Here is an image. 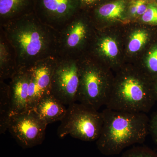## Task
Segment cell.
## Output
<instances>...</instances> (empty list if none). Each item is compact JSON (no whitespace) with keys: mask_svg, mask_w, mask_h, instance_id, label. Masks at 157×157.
<instances>
[{"mask_svg":"<svg viewBox=\"0 0 157 157\" xmlns=\"http://www.w3.org/2000/svg\"><path fill=\"white\" fill-rule=\"evenodd\" d=\"M125 9L126 2L118 0L98 7L95 12L96 15L102 19L119 20L124 18Z\"/></svg>","mask_w":157,"mask_h":157,"instance_id":"obj_16","label":"cell"},{"mask_svg":"<svg viewBox=\"0 0 157 157\" xmlns=\"http://www.w3.org/2000/svg\"><path fill=\"white\" fill-rule=\"evenodd\" d=\"M145 68L152 80L157 76V44L150 50L145 62Z\"/></svg>","mask_w":157,"mask_h":157,"instance_id":"obj_19","label":"cell"},{"mask_svg":"<svg viewBox=\"0 0 157 157\" xmlns=\"http://www.w3.org/2000/svg\"><path fill=\"white\" fill-rule=\"evenodd\" d=\"M101 0H80L81 7L82 6L85 7H91L98 4Z\"/></svg>","mask_w":157,"mask_h":157,"instance_id":"obj_24","label":"cell"},{"mask_svg":"<svg viewBox=\"0 0 157 157\" xmlns=\"http://www.w3.org/2000/svg\"><path fill=\"white\" fill-rule=\"evenodd\" d=\"M102 113L104 123L96 145L103 155L119 154L128 147L143 143L149 134V118L145 113L107 108Z\"/></svg>","mask_w":157,"mask_h":157,"instance_id":"obj_2","label":"cell"},{"mask_svg":"<svg viewBox=\"0 0 157 157\" xmlns=\"http://www.w3.org/2000/svg\"><path fill=\"white\" fill-rule=\"evenodd\" d=\"M65 105L49 93L41 98L33 109L48 125L62 120L67 112Z\"/></svg>","mask_w":157,"mask_h":157,"instance_id":"obj_12","label":"cell"},{"mask_svg":"<svg viewBox=\"0 0 157 157\" xmlns=\"http://www.w3.org/2000/svg\"><path fill=\"white\" fill-rule=\"evenodd\" d=\"M59 36L58 49L68 56L69 52L78 48L87 37V26L81 19L67 23Z\"/></svg>","mask_w":157,"mask_h":157,"instance_id":"obj_11","label":"cell"},{"mask_svg":"<svg viewBox=\"0 0 157 157\" xmlns=\"http://www.w3.org/2000/svg\"></svg>","mask_w":157,"mask_h":157,"instance_id":"obj_27","label":"cell"},{"mask_svg":"<svg viewBox=\"0 0 157 157\" xmlns=\"http://www.w3.org/2000/svg\"><path fill=\"white\" fill-rule=\"evenodd\" d=\"M11 113V102L9 86L1 81L0 86V133L8 130Z\"/></svg>","mask_w":157,"mask_h":157,"instance_id":"obj_15","label":"cell"},{"mask_svg":"<svg viewBox=\"0 0 157 157\" xmlns=\"http://www.w3.org/2000/svg\"><path fill=\"white\" fill-rule=\"evenodd\" d=\"M99 51L104 56L113 59L117 56L119 49L116 42L114 39L106 37L101 39L98 44Z\"/></svg>","mask_w":157,"mask_h":157,"instance_id":"obj_18","label":"cell"},{"mask_svg":"<svg viewBox=\"0 0 157 157\" xmlns=\"http://www.w3.org/2000/svg\"><path fill=\"white\" fill-rule=\"evenodd\" d=\"M3 29L6 39L14 51L17 70L55 56L59 36L35 12L6 21Z\"/></svg>","mask_w":157,"mask_h":157,"instance_id":"obj_1","label":"cell"},{"mask_svg":"<svg viewBox=\"0 0 157 157\" xmlns=\"http://www.w3.org/2000/svg\"><path fill=\"white\" fill-rule=\"evenodd\" d=\"M141 19L146 23L157 25V3L148 4L146 11L141 16Z\"/></svg>","mask_w":157,"mask_h":157,"instance_id":"obj_21","label":"cell"},{"mask_svg":"<svg viewBox=\"0 0 157 157\" xmlns=\"http://www.w3.org/2000/svg\"><path fill=\"white\" fill-rule=\"evenodd\" d=\"M149 134L157 146V112L154 113L149 118Z\"/></svg>","mask_w":157,"mask_h":157,"instance_id":"obj_22","label":"cell"},{"mask_svg":"<svg viewBox=\"0 0 157 157\" xmlns=\"http://www.w3.org/2000/svg\"><path fill=\"white\" fill-rule=\"evenodd\" d=\"M149 38L148 33L144 30H137L132 34L128 45L130 52L139 51L146 44Z\"/></svg>","mask_w":157,"mask_h":157,"instance_id":"obj_17","label":"cell"},{"mask_svg":"<svg viewBox=\"0 0 157 157\" xmlns=\"http://www.w3.org/2000/svg\"><path fill=\"white\" fill-rule=\"evenodd\" d=\"M8 41L1 40L0 44V76L1 81L11 78L17 70L15 59H12L10 46Z\"/></svg>","mask_w":157,"mask_h":157,"instance_id":"obj_14","label":"cell"},{"mask_svg":"<svg viewBox=\"0 0 157 157\" xmlns=\"http://www.w3.org/2000/svg\"><path fill=\"white\" fill-rule=\"evenodd\" d=\"M56 56L48 57L28 67L30 72L28 109H33L39 100L51 93L54 71L57 62Z\"/></svg>","mask_w":157,"mask_h":157,"instance_id":"obj_8","label":"cell"},{"mask_svg":"<svg viewBox=\"0 0 157 157\" xmlns=\"http://www.w3.org/2000/svg\"><path fill=\"white\" fill-rule=\"evenodd\" d=\"M121 157H157V154L148 147L140 146L127 151Z\"/></svg>","mask_w":157,"mask_h":157,"instance_id":"obj_20","label":"cell"},{"mask_svg":"<svg viewBox=\"0 0 157 157\" xmlns=\"http://www.w3.org/2000/svg\"><path fill=\"white\" fill-rule=\"evenodd\" d=\"M79 85L78 64L69 58L58 59L51 93L64 105L69 106L77 101Z\"/></svg>","mask_w":157,"mask_h":157,"instance_id":"obj_7","label":"cell"},{"mask_svg":"<svg viewBox=\"0 0 157 157\" xmlns=\"http://www.w3.org/2000/svg\"><path fill=\"white\" fill-rule=\"evenodd\" d=\"M137 15L142 16L146 11L148 4L146 0H137Z\"/></svg>","mask_w":157,"mask_h":157,"instance_id":"obj_23","label":"cell"},{"mask_svg":"<svg viewBox=\"0 0 157 157\" xmlns=\"http://www.w3.org/2000/svg\"><path fill=\"white\" fill-rule=\"evenodd\" d=\"M137 1H133L132 2L129 8V11L130 14L133 16L137 15Z\"/></svg>","mask_w":157,"mask_h":157,"instance_id":"obj_25","label":"cell"},{"mask_svg":"<svg viewBox=\"0 0 157 157\" xmlns=\"http://www.w3.org/2000/svg\"><path fill=\"white\" fill-rule=\"evenodd\" d=\"M47 125L34 109H28L11 115L8 130L22 148H31L44 141Z\"/></svg>","mask_w":157,"mask_h":157,"instance_id":"obj_6","label":"cell"},{"mask_svg":"<svg viewBox=\"0 0 157 157\" xmlns=\"http://www.w3.org/2000/svg\"><path fill=\"white\" fill-rule=\"evenodd\" d=\"M30 72L29 67L19 68L11 78L9 85L11 115L28 110Z\"/></svg>","mask_w":157,"mask_h":157,"instance_id":"obj_10","label":"cell"},{"mask_svg":"<svg viewBox=\"0 0 157 157\" xmlns=\"http://www.w3.org/2000/svg\"><path fill=\"white\" fill-rule=\"evenodd\" d=\"M152 81L151 82L152 88L154 95L155 100L156 102H157V76L152 79Z\"/></svg>","mask_w":157,"mask_h":157,"instance_id":"obj_26","label":"cell"},{"mask_svg":"<svg viewBox=\"0 0 157 157\" xmlns=\"http://www.w3.org/2000/svg\"><path fill=\"white\" fill-rule=\"evenodd\" d=\"M57 129L63 138L70 135L85 141L97 140L101 135L104 120L102 112L81 103L69 105Z\"/></svg>","mask_w":157,"mask_h":157,"instance_id":"obj_4","label":"cell"},{"mask_svg":"<svg viewBox=\"0 0 157 157\" xmlns=\"http://www.w3.org/2000/svg\"><path fill=\"white\" fill-rule=\"evenodd\" d=\"M34 12V0H0V17L5 22Z\"/></svg>","mask_w":157,"mask_h":157,"instance_id":"obj_13","label":"cell"},{"mask_svg":"<svg viewBox=\"0 0 157 157\" xmlns=\"http://www.w3.org/2000/svg\"><path fill=\"white\" fill-rule=\"evenodd\" d=\"M35 13L42 21L67 23L81 7L80 0H34Z\"/></svg>","mask_w":157,"mask_h":157,"instance_id":"obj_9","label":"cell"},{"mask_svg":"<svg viewBox=\"0 0 157 157\" xmlns=\"http://www.w3.org/2000/svg\"><path fill=\"white\" fill-rule=\"evenodd\" d=\"M79 85L77 101L97 110L106 106L112 88L106 72L94 65H78Z\"/></svg>","mask_w":157,"mask_h":157,"instance_id":"obj_5","label":"cell"},{"mask_svg":"<svg viewBox=\"0 0 157 157\" xmlns=\"http://www.w3.org/2000/svg\"><path fill=\"white\" fill-rule=\"evenodd\" d=\"M131 73H126L120 76L112 85L106 108L146 113L156 102L151 83Z\"/></svg>","mask_w":157,"mask_h":157,"instance_id":"obj_3","label":"cell"}]
</instances>
